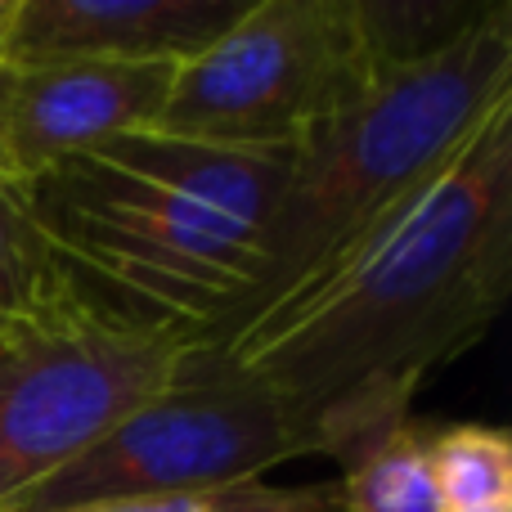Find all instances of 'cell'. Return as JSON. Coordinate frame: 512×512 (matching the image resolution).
<instances>
[{
	"label": "cell",
	"mask_w": 512,
	"mask_h": 512,
	"mask_svg": "<svg viewBox=\"0 0 512 512\" xmlns=\"http://www.w3.org/2000/svg\"><path fill=\"white\" fill-rule=\"evenodd\" d=\"M512 288V99L436 189L360 261L265 315L230 346L306 445L337 468L409 423V400L468 355Z\"/></svg>",
	"instance_id": "1"
},
{
	"label": "cell",
	"mask_w": 512,
	"mask_h": 512,
	"mask_svg": "<svg viewBox=\"0 0 512 512\" xmlns=\"http://www.w3.org/2000/svg\"><path fill=\"white\" fill-rule=\"evenodd\" d=\"M288 162L126 131L36 176L27 203L90 301L203 346L248 288Z\"/></svg>",
	"instance_id": "2"
},
{
	"label": "cell",
	"mask_w": 512,
	"mask_h": 512,
	"mask_svg": "<svg viewBox=\"0 0 512 512\" xmlns=\"http://www.w3.org/2000/svg\"><path fill=\"white\" fill-rule=\"evenodd\" d=\"M512 99V5L495 0L454 45L387 63L301 149L265 216L248 288L203 346H230L382 243Z\"/></svg>",
	"instance_id": "3"
},
{
	"label": "cell",
	"mask_w": 512,
	"mask_h": 512,
	"mask_svg": "<svg viewBox=\"0 0 512 512\" xmlns=\"http://www.w3.org/2000/svg\"><path fill=\"white\" fill-rule=\"evenodd\" d=\"M189 337L81 288L0 319V512L176 382Z\"/></svg>",
	"instance_id": "4"
},
{
	"label": "cell",
	"mask_w": 512,
	"mask_h": 512,
	"mask_svg": "<svg viewBox=\"0 0 512 512\" xmlns=\"http://www.w3.org/2000/svg\"><path fill=\"white\" fill-rule=\"evenodd\" d=\"M292 459H306V445L283 409L216 351L189 346L167 391L23 490L5 512H86L212 495L252 486Z\"/></svg>",
	"instance_id": "5"
},
{
	"label": "cell",
	"mask_w": 512,
	"mask_h": 512,
	"mask_svg": "<svg viewBox=\"0 0 512 512\" xmlns=\"http://www.w3.org/2000/svg\"><path fill=\"white\" fill-rule=\"evenodd\" d=\"M355 0H252L180 63L153 131L243 153H292L373 81Z\"/></svg>",
	"instance_id": "6"
},
{
	"label": "cell",
	"mask_w": 512,
	"mask_h": 512,
	"mask_svg": "<svg viewBox=\"0 0 512 512\" xmlns=\"http://www.w3.org/2000/svg\"><path fill=\"white\" fill-rule=\"evenodd\" d=\"M171 63L50 59L18 63L0 122L9 176L32 185L50 167L126 131H153L171 95Z\"/></svg>",
	"instance_id": "7"
},
{
	"label": "cell",
	"mask_w": 512,
	"mask_h": 512,
	"mask_svg": "<svg viewBox=\"0 0 512 512\" xmlns=\"http://www.w3.org/2000/svg\"><path fill=\"white\" fill-rule=\"evenodd\" d=\"M252 0H14V63H189Z\"/></svg>",
	"instance_id": "8"
},
{
	"label": "cell",
	"mask_w": 512,
	"mask_h": 512,
	"mask_svg": "<svg viewBox=\"0 0 512 512\" xmlns=\"http://www.w3.org/2000/svg\"><path fill=\"white\" fill-rule=\"evenodd\" d=\"M342 512H445L432 468V427L400 423L360 450L337 477Z\"/></svg>",
	"instance_id": "9"
},
{
	"label": "cell",
	"mask_w": 512,
	"mask_h": 512,
	"mask_svg": "<svg viewBox=\"0 0 512 512\" xmlns=\"http://www.w3.org/2000/svg\"><path fill=\"white\" fill-rule=\"evenodd\" d=\"M432 468L445 512L512 508V441L499 427H432Z\"/></svg>",
	"instance_id": "10"
},
{
	"label": "cell",
	"mask_w": 512,
	"mask_h": 512,
	"mask_svg": "<svg viewBox=\"0 0 512 512\" xmlns=\"http://www.w3.org/2000/svg\"><path fill=\"white\" fill-rule=\"evenodd\" d=\"M72 288L77 283L63 274L50 239L36 225L27 189L0 176V319L41 310Z\"/></svg>",
	"instance_id": "11"
},
{
	"label": "cell",
	"mask_w": 512,
	"mask_h": 512,
	"mask_svg": "<svg viewBox=\"0 0 512 512\" xmlns=\"http://www.w3.org/2000/svg\"><path fill=\"white\" fill-rule=\"evenodd\" d=\"M490 5H477V0H445V5L441 0H355V14H360L373 63L387 68V63H414L454 45L468 27H477L490 14Z\"/></svg>",
	"instance_id": "12"
},
{
	"label": "cell",
	"mask_w": 512,
	"mask_h": 512,
	"mask_svg": "<svg viewBox=\"0 0 512 512\" xmlns=\"http://www.w3.org/2000/svg\"><path fill=\"white\" fill-rule=\"evenodd\" d=\"M86 512H342L337 481H306V486H252L212 490V495L158 499V504H122V508H86Z\"/></svg>",
	"instance_id": "13"
},
{
	"label": "cell",
	"mask_w": 512,
	"mask_h": 512,
	"mask_svg": "<svg viewBox=\"0 0 512 512\" xmlns=\"http://www.w3.org/2000/svg\"><path fill=\"white\" fill-rule=\"evenodd\" d=\"M9 18H14V9L0 18V122H5L9 90H14V77H18V63H14V54H9ZM0 176L14 180V176H9V162H5V144H0ZM14 185H18V180H14ZM23 189H27V185H23Z\"/></svg>",
	"instance_id": "14"
},
{
	"label": "cell",
	"mask_w": 512,
	"mask_h": 512,
	"mask_svg": "<svg viewBox=\"0 0 512 512\" xmlns=\"http://www.w3.org/2000/svg\"><path fill=\"white\" fill-rule=\"evenodd\" d=\"M9 9H14V0H0V18H5V14H9Z\"/></svg>",
	"instance_id": "15"
},
{
	"label": "cell",
	"mask_w": 512,
	"mask_h": 512,
	"mask_svg": "<svg viewBox=\"0 0 512 512\" xmlns=\"http://www.w3.org/2000/svg\"><path fill=\"white\" fill-rule=\"evenodd\" d=\"M490 512H512V508H490Z\"/></svg>",
	"instance_id": "16"
}]
</instances>
